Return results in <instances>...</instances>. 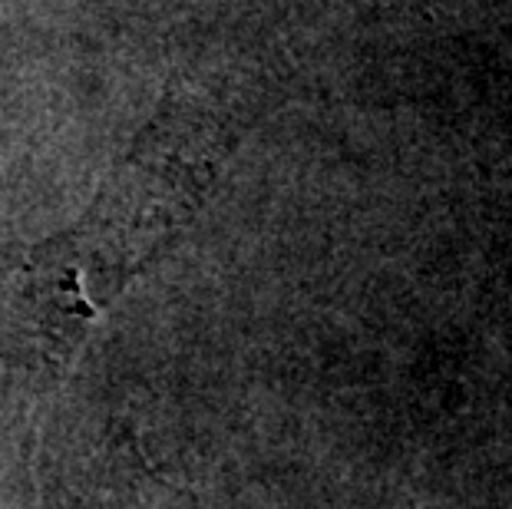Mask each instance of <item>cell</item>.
I'll return each mask as SVG.
<instances>
[{
	"mask_svg": "<svg viewBox=\"0 0 512 509\" xmlns=\"http://www.w3.org/2000/svg\"><path fill=\"white\" fill-rule=\"evenodd\" d=\"M126 509H202V506L189 490H179L169 480H162L159 473L143 467V473L133 483V503Z\"/></svg>",
	"mask_w": 512,
	"mask_h": 509,
	"instance_id": "cell-2",
	"label": "cell"
},
{
	"mask_svg": "<svg viewBox=\"0 0 512 509\" xmlns=\"http://www.w3.org/2000/svg\"><path fill=\"white\" fill-rule=\"evenodd\" d=\"M212 172V126L189 113H162L110 172L83 222L40 248L37 291L47 311L70 321L76 341L182 235Z\"/></svg>",
	"mask_w": 512,
	"mask_h": 509,
	"instance_id": "cell-1",
	"label": "cell"
}]
</instances>
